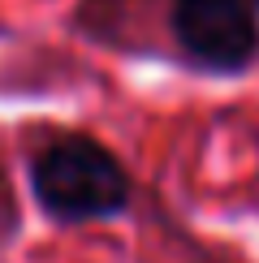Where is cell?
<instances>
[{
  "mask_svg": "<svg viewBox=\"0 0 259 263\" xmlns=\"http://www.w3.org/2000/svg\"><path fill=\"white\" fill-rule=\"evenodd\" d=\"M22 233V207L13 194V181L0 168V246H13V237Z\"/></svg>",
  "mask_w": 259,
  "mask_h": 263,
  "instance_id": "3957f363",
  "label": "cell"
},
{
  "mask_svg": "<svg viewBox=\"0 0 259 263\" xmlns=\"http://www.w3.org/2000/svg\"><path fill=\"white\" fill-rule=\"evenodd\" d=\"M164 26L199 73L237 78L259 61V0H169Z\"/></svg>",
  "mask_w": 259,
  "mask_h": 263,
  "instance_id": "7a4b0ae2",
  "label": "cell"
},
{
  "mask_svg": "<svg viewBox=\"0 0 259 263\" xmlns=\"http://www.w3.org/2000/svg\"><path fill=\"white\" fill-rule=\"evenodd\" d=\"M30 194L52 224L117 220L134 203V181L117 151L91 134H57L30 151Z\"/></svg>",
  "mask_w": 259,
  "mask_h": 263,
  "instance_id": "6da1fadb",
  "label": "cell"
}]
</instances>
